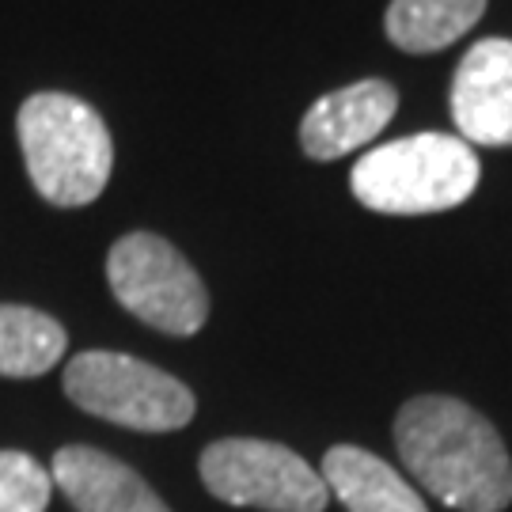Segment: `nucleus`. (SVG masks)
Wrapping results in <instances>:
<instances>
[{"instance_id":"1","label":"nucleus","mask_w":512,"mask_h":512,"mask_svg":"<svg viewBox=\"0 0 512 512\" xmlns=\"http://www.w3.org/2000/svg\"><path fill=\"white\" fill-rule=\"evenodd\" d=\"M406 471L459 512H501L512 501V459L490 418L452 395H418L395 418Z\"/></svg>"},{"instance_id":"2","label":"nucleus","mask_w":512,"mask_h":512,"mask_svg":"<svg viewBox=\"0 0 512 512\" xmlns=\"http://www.w3.org/2000/svg\"><path fill=\"white\" fill-rule=\"evenodd\" d=\"M27 175L57 209L92 205L110 183L114 141L99 110L65 92L31 95L16 114Z\"/></svg>"},{"instance_id":"3","label":"nucleus","mask_w":512,"mask_h":512,"mask_svg":"<svg viewBox=\"0 0 512 512\" xmlns=\"http://www.w3.org/2000/svg\"><path fill=\"white\" fill-rule=\"evenodd\" d=\"M478 156L452 133H410L368 148L349 171L353 198L372 213L421 217L463 205L478 186Z\"/></svg>"},{"instance_id":"4","label":"nucleus","mask_w":512,"mask_h":512,"mask_svg":"<svg viewBox=\"0 0 512 512\" xmlns=\"http://www.w3.org/2000/svg\"><path fill=\"white\" fill-rule=\"evenodd\" d=\"M65 395L84 414H95L137 433H171L194 418V395L164 368L129 353L88 349L65 365Z\"/></svg>"},{"instance_id":"5","label":"nucleus","mask_w":512,"mask_h":512,"mask_svg":"<svg viewBox=\"0 0 512 512\" xmlns=\"http://www.w3.org/2000/svg\"><path fill=\"white\" fill-rule=\"evenodd\" d=\"M107 281L118 304L171 338H190L209 319V293L198 270L156 232H129L107 255Z\"/></svg>"},{"instance_id":"6","label":"nucleus","mask_w":512,"mask_h":512,"mask_svg":"<svg viewBox=\"0 0 512 512\" xmlns=\"http://www.w3.org/2000/svg\"><path fill=\"white\" fill-rule=\"evenodd\" d=\"M198 471L209 494L239 509L323 512L330 497L323 475L277 440H217L202 452Z\"/></svg>"},{"instance_id":"7","label":"nucleus","mask_w":512,"mask_h":512,"mask_svg":"<svg viewBox=\"0 0 512 512\" xmlns=\"http://www.w3.org/2000/svg\"><path fill=\"white\" fill-rule=\"evenodd\" d=\"M448 103L459 141L512 145V38H482L463 54Z\"/></svg>"},{"instance_id":"8","label":"nucleus","mask_w":512,"mask_h":512,"mask_svg":"<svg viewBox=\"0 0 512 512\" xmlns=\"http://www.w3.org/2000/svg\"><path fill=\"white\" fill-rule=\"evenodd\" d=\"M399 110V92L387 80H357L315 99L300 122V148L308 160L330 164L376 141Z\"/></svg>"},{"instance_id":"9","label":"nucleus","mask_w":512,"mask_h":512,"mask_svg":"<svg viewBox=\"0 0 512 512\" xmlns=\"http://www.w3.org/2000/svg\"><path fill=\"white\" fill-rule=\"evenodd\" d=\"M50 478L76 512H171L133 467L88 444L61 448Z\"/></svg>"},{"instance_id":"10","label":"nucleus","mask_w":512,"mask_h":512,"mask_svg":"<svg viewBox=\"0 0 512 512\" xmlns=\"http://www.w3.org/2000/svg\"><path fill=\"white\" fill-rule=\"evenodd\" d=\"M323 482L346 512H429L418 490L391 463L357 444H334L323 456Z\"/></svg>"},{"instance_id":"11","label":"nucleus","mask_w":512,"mask_h":512,"mask_svg":"<svg viewBox=\"0 0 512 512\" xmlns=\"http://www.w3.org/2000/svg\"><path fill=\"white\" fill-rule=\"evenodd\" d=\"M490 0H391L387 38L406 54H437L475 27Z\"/></svg>"},{"instance_id":"12","label":"nucleus","mask_w":512,"mask_h":512,"mask_svg":"<svg viewBox=\"0 0 512 512\" xmlns=\"http://www.w3.org/2000/svg\"><path fill=\"white\" fill-rule=\"evenodd\" d=\"M69 334L54 315L27 304H0V376L31 380L65 357Z\"/></svg>"},{"instance_id":"13","label":"nucleus","mask_w":512,"mask_h":512,"mask_svg":"<svg viewBox=\"0 0 512 512\" xmlns=\"http://www.w3.org/2000/svg\"><path fill=\"white\" fill-rule=\"evenodd\" d=\"M54 494L50 471L27 452H0V512H46Z\"/></svg>"}]
</instances>
